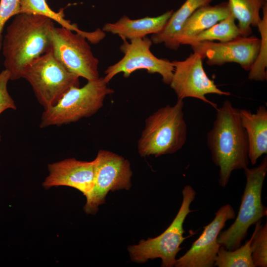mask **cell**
Masks as SVG:
<instances>
[{
  "instance_id": "6da1fadb",
  "label": "cell",
  "mask_w": 267,
  "mask_h": 267,
  "mask_svg": "<svg viewBox=\"0 0 267 267\" xmlns=\"http://www.w3.org/2000/svg\"><path fill=\"white\" fill-rule=\"evenodd\" d=\"M53 21L47 17L20 13L7 26L1 49L4 69L11 81L22 78L25 68L51 49Z\"/></svg>"
},
{
  "instance_id": "7a4b0ae2",
  "label": "cell",
  "mask_w": 267,
  "mask_h": 267,
  "mask_svg": "<svg viewBox=\"0 0 267 267\" xmlns=\"http://www.w3.org/2000/svg\"><path fill=\"white\" fill-rule=\"evenodd\" d=\"M216 110V119L207 135V143L213 163L220 169L219 185L225 187L233 171L248 167L249 144L239 109L226 100Z\"/></svg>"
},
{
  "instance_id": "3957f363",
  "label": "cell",
  "mask_w": 267,
  "mask_h": 267,
  "mask_svg": "<svg viewBox=\"0 0 267 267\" xmlns=\"http://www.w3.org/2000/svg\"><path fill=\"white\" fill-rule=\"evenodd\" d=\"M183 106V100L178 99L174 105L162 107L146 118L137 141L141 157H158L175 153L182 148L187 139Z\"/></svg>"
},
{
  "instance_id": "277c9868",
  "label": "cell",
  "mask_w": 267,
  "mask_h": 267,
  "mask_svg": "<svg viewBox=\"0 0 267 267\" xmlns=\"http://www.w3.org/2000/svg\"><path fill=\"white\" fill-rule=\"evenodd\" d=\"M114 92L103 77L88 81L83 87H73L53 106L44 110L39 127L45 128L76 122L95 114L105 97Z\"/></svg>"
},
{
  "instance_id": "5b68a950",
  "label": "cell",
  "mask_w": 267,
  "mask_h": 267,
  "mask_svg": "<svg viewBox=\"0 0 267 267\" xmlns=\"http://www.w3.org/2000/svg\"><path fill=\"white\" fill-rule=\"evenodd\" d=\"M246 185L239 212L234 222L221 231L218 241L224 248L233 250L239 247L247 235L249 227L267 215V209L262 203V192L267 172L266 156L257 167L244 170Z\"/></svg>"
},
{
  "instance_id": "8992f818",
  "label": "cell",
  "mask_w": 267,
  "mask_h": 267,
  "mask_svg": "<svg viewBox=\"0 0 267 267\" xmlns=\"http://www.w3.org/2000/svg\"><path fill=\"white\" fill-rule=\"evenodd\" d=\"M182 201L176 217L169 226L160 235L154 238L141 240L138 244L129 246L128 250L132 261L143 263L150 259L160 258L161 267H172L176 263V256L181 249L180 245L186 237L183 236V223L196 192L190 185L182 190Z\"/></svg>"
},
{
  "instance_id": "52a82bcc",
  "label": "cell",
  "mask_w": 267,
  "mask_h": 267,
  "mask_svg": "<svg viewBox=\"0 0 267 267\" xmlns=\"http://www.w3.org/2000/svg\"><path fill=\"white\" fill-rule=\"evenodd\" d=\"M22 78L30 84L44 110L54 105L72 87H80V77L67 70L51 50L30 63Z\"/></svg>"
},
{
  "instance_id": "ba28073f",
  "label": "cell",
  "mask_w": 267,
  "mask_h": 267,
  "mask_svg": "<svg viewBox=\"0 0 267 267\" xmlns=\"http://www.w3.org/2000/svg\"><path fill=\"white\" fill-rule=\"evenodd\" d=\"M50 40L52 53L70 72L87 81L99 77V60L94 56L86 35L53 26Z\"/></svg>"
},
{
  "instance_id": "9c48e42d",
  "label": "cell",
  "mask_w": 267,
  "mask_h": 267,
  "mask_svg": "<svg viewBox=\"0 0 267 267\" xmlns=\"http://www.w3.org/2000/svg\"><path fill=\"white\" fill-rule=\"evenodd\" d=\"M94 161V187L84 208L89 214L97 213L109 191L129 190L132 186L133 172L128 160L112 151L100 149Z\"/></svg>"
},
{
  "instance_id": "30bf717a",
  "label": "cell",
  "mask_w": 267,
  "mask_h": 267,
  "mask_svg": "<svg viewBox=\"0 0 267 267\" xmlns=\"http://www.w3.org/2000/svg\"><path fill=\"white\" fill-rule=\"evenodd\" d=\"M123 43L120 46L123 57L117 63L109 66L105 71L104 81L108 84L116 75L123 73L128 78L138 70H146L148 73H158L163 82L170 85L173 75L174 67L172 61L166 58H159L151 51L152 42L147 36L141 39L130 40L121 38Z\"/></svg>"
},
{
  "instance_id": "8fae6325",
  "label": "cell",
  "mask_w": 267,
  "mask_h": 267,
  "mask_svg": "<svg viewBox=\"0 0 267 267\" xmlns=\"http://www.w3.org/2000/svg\"><path fill=\"white\" fill-rule=\"evenodd\" d=\"M172 62L174 70L169 85L178 99L195 98L210 104L216 109L217 105L207 99L206 95L230 94L219 89L214 81L207 76L203 68V59L198 53L193 52L185 60Z\"/></svg>"
},
{
  "instance_id": "7c38bea8",
  "label": "cell",
  "mask_w": 267,
  "mask_h": 267,
  "mask_svg": "<svg viewBox=\"0 0 267 267\" xmlns=\"http://www.w3.org/2000/svg\"><path fill=\"white\" fill-rule=\"evenodd\" d=\"M261 43V39L250 35L246 37L240 36L226 42L203 41L190 46L203 60L207 59L209 66H222L234 62L249 71L258 55Z\"/></svg>"
},
{
  "instance_id": "4fadbf2b",
  "label": "cell",
  "mask_w": 267,
  "mask_h": 267,
  "mask_svg": "<svg viewBox=\"0 0 267 267\" xmlns=\"http://www.w3.org/2000/svg\"><path fill=\"white\" fill-rule=\"evenodd\" d=\"M236 214L229 204L222 206L216 213L212 221L204 227L202 233L191 247L176 260V267H212L220 244L218 236L227 221L234 219Z\"/></svg>"
},
{
  "instance_id": "5bb4252c",
  "label": "cell",
  "mask_w": 267,
  "mask_h": 267,
  "mask_svg": "<svg viewBox=\"0 0 267 267\" xmlns=\"http://www.w3.org/2000/svg\"><path fill=\"white\" fill-rule=\"evenodd\" d=\"M48 175L43 183L48 189L53 186H66L81 191L87 198L94 187L95 163L67 158L48 165Z\"/></svg>"
},
{
  "instance_id": "9a60e30c",
  "label": "cell",
  "mask_w": 267,
  "mask_h": 267,
  "mask_svg": "<svg viewBox=\"0 0 267 267\" xmlns=\"http://www.w3.org/2000/svg\"><path fill=\"white\" fill-rule=\"evenodd\" d=\"M230 13L228 1L215 5L209 4L198 8L186 20L176 36L172 50H177L185 41L225 19Z\"/></svg>"
},
{
  "instance_id": "2e32d148",
  "label": "cell",
  "mask_w": 267,
  "mask_h": 267,
  "mask_svg": "<svg viewBox=\"0 0 267 267\" xmlns=\"http://www.w3.org/2000/svg\"><path fill=\"white\" fill-rule=\"evenodd\" d=\"M173 12V10H171L156 17L137 19H132L125 15L115 22L105 24L102 30L130 41L141 39L160 31Z\"/></svg>"
},
{
  "instance_id": "e0dca14e",
  "label": "cell",
  "mask_w": 267,
  "mask_h": 267,
  "mask_svg": "<svg viewBox=\"0 0 267 267\" xmlns=\"http://www.w3.org/2000/svg\"><path fill=\"white\" fill-rule=\"evenodd\" d=\"M239 111L247 136L249 160L255 165L261 156L267 153V109L261 105L255 113L245 109Z\"/></svg>"
},
{
  "instance_id": "ac0fdd59",
  "label": "cell",
  "mask_w": 267,
  "mask_h": 267,
  "mask_svg": "<svg viewBox=\"0 0 267 267\" xmlns=\"http://www.w3.org/2000/svg\"><path fill=\"white\" fill-rule=\"evenodd\" d=\"M213 0H186L180 8L174 12L164 27L158 33L151 37L152 43H164L172 49L174 39L186 20L198 8L209 4Z\"/></svg>"
},
{
  "instance_id": "d6986e66",
  "label": "cell",
  "mask_w": 267,
  "mask_h": 267,
  "mask_svg": "<svg viewBox=\"0 0 267 267\" xmlns=\"http://www.w3.org/2000/svg\"><path fill=\"white\" fill-rule=\"evenodd\" d=\"M230 11L235 19L241 36L248 37L252 27H257L262 18L260 11L267 0H228Z\"/></svg>"
},
{
  "instance_id": "ffe728a7",
  "label": "cell",
  "mask_w": 267,
  "mask_h": 267,
  "mask_svg": "<svg viewBox=\"0 0 267 267\" xmlns=\"http://www.w3.org/2000/svg\"><path fill=\"white\" fill-rule=\"evenodd\" d=\"M235 20L231 12L225 19L187 40L182 44L190 45L203 41H218L219 42H226L233 40L240 36Z\"/></svg>"
},
{
  "instance_id": "44dd1931",
  "label": "cell",
  "mask_w": 267,
  "mask_h": 267,
  "mask_svg": "<svg viewBox=\"0 0 267 267\" xmlns=\"http://www.w3.org/2000/svg\"><path fill=\"white\" fill-rule=\"evenodd\" d=\"M20 13L43 15L57 22L62 27L84 34L88 37L90 35V32L83 31L77 25L71 24L70 21L65 19L63 10L58 12L52 10L45 0H21Z\"/></svg>"
},
{
  "instance_id": "7402d4cb",
  "label": "cell",
  "mask_w": 267,
  "mask_h": 267,
  "mask_svg": "<svg viewBox=\"0 0 267 267\" xmlns=\"http://www.w3.org/2000/svg\"><path fill=\"white\" fill-rule=\"evenodd\" d=\"M252 236L244 245L233 250L221 246L214 266L218 267H255L251 257L250 244Z\"/></svg>"
},
{
  "instance_id": "603a6c76",
  "label": "cell",
  "mask_w": 267,
  "mask_h": 267,
  "mask_svg": "<svg viewBox=\"0 0 267 267\" xmlns=\"http://www.w3.org/2000/svg\"><path fill=\"white\" fill-rule=\"evenodd\" d=\"M263 17L258 26L261 35V45L258 55L249 71L248 79L255 81L267 80V2L262 8Z\"/></svg>"
},
{
  "instance_id": "cb8c5ba5",
  "label": "cell",
  "mask_w": 267,
  "mask_h": 267,
  "mask_svg": "<svg viewBox=\"0 0 267 267\" xmlns=\"http://www.w3.org/2000/svg\"><path fill=\"white\" fill-rule=\"evenodd\" d=\"M250 244L251 257L254 267H267V222L256 223Z\"/></svg>"
},
{
  "instance_id": "d4e9b609",
  "label": "cell",
  "mask_w": 267,
  "mask_h": 267,
  "mask_svg": "<svg viewBox=\"0 0 267 267\" xmlns=\"http://www.w3.org/2000/svg\"><path fill=\"white\" fill-rule=\"evenodd\" d=\"M21 0H0V50L4 26L10 18L20 13Z\"/></svg>"
},
{
  "instance_id": "484cf974",
  "label": "cell",
  "mask_w": 267,
  "mask_h": 267,
  "mask_svg": "<svg viewBox=\"0 0 267 267\" xmlns=\"http://www.w3.org/2000/svg\"><path fill=\"white\" fill-rule=\"evenodd\" d=\"M10 80V75L7 70L4 69L0 72V115L7 109H17L7 90V84Z\"/></svg>"
},
{
  "instance_id": "4316f807",
  "label": "cell",
  "mask_w": 267,
  "mask_h": 267,
  "mask_svg": "<svg viewBox=\"0 0 267 267\" xmlns=\"http://www.w3.org/2000/svg\"><path fill=\"white\" fill-rule=\"evenodd\" d=\"M1 134H0V142L1 141Z\"/></svg>"
}]
</instances>
